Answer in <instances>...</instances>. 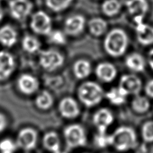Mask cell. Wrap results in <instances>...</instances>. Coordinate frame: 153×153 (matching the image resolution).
I'll list each match as a JSON object with an SVG mask.
<instances>
[{
	"label": "cell",
	"mask_w": 153,
	"mask_h": 153,
	"mask_svg": "<svg viewBox=\"0 0 153 153\" xmlns=\"http://www.w3.org/2000/svg\"><path fill=\"white\" fill-rule=\"evenodd\" d=\"M128 36L124 30L113 28L106 34L103 47L109 55L117 58L122 56L128 48Z\"/></svg>",
	"instance_id": "obj_1"
},
{
	"label": "cell",
	"mask_w": 153,
	"mask_h": 153,
	"mask_svg": "<svg viewBox=\"0 0 153 153\" xmlns=\"http://www.w3.org/2000/svg\"><path fill=\"white\" fill-rule=\"evenodd\" d=\"M110 136V146L117 151H128L137 145V135L134 130L129 126L117 128Z\"/></svg>",
	"instance_id": "obj_2"
},
{
	"label": "cell",
	"mask_w": 153,
	"mask_h": 153,
	"mask_svg": "<svg viewBox=\"0 0 153 153\" xmlns=\"http://www.w3.org/2000/svg\"><path fill=\"white\" fill-rule=\"evenodd\" d=\"M77 96L84 105L92 108L102 102L105 97V93L98 83L94 81H86L79 87Z\"/></svg>",
	"instance_id": "obj_3"
},
{
	"label": "cell",
	"mask_w": 153,
	"mask_h": 153,
	"mask_svg": "<svg viewBox=\"0 0 153 153\" xmlns=\"http://www.w3.org/2000/svg\"><path fill=\"white\" fill-rule=\"evenodd\" d=\"M38 62L40 66L46 72L56 71L65 63V56L61 52L53 48L40 51Z\"/></svg>",
	"instance_id": "obj_4"
},
{
	"label": "cell",
	"mask_w": 153,
	"mask_h": 153,
	"mask_svg": "<svg viewBox=\"0 0 153 153\" xmlns=\"http://www.w3.org/2000/svg\"><path fill=\"white\" fill-rule=\"evenodd\" d=\"M63 137L67 145L71 149L83 147L87 143L85 130L81 125L78 124H73L65 127Z\"/></svg>",
	"instance_id": "obj_5"
},
{
	"label": "cell",
	"mask_w": 153,
	"mask_h": 153,
	"mask_svg": "<svg viewBox=\"0 0 153 153\" xmlns=\"http://www.w3.org/2000/svg\"><path fill=\"white\" fill-rule=\"evenodd\" d=\"M38 138L37 131L34 128L26 127L19 131L16 136V143L18 148L25 151H30L36 146Z\"/></svg>",
	"instance_id": "obj_6"
},
{
	"label": "cell",
	"mask_w": 153,
	"mask_h": 153,
	"mask_svg": "<svg viewBox=\"0 0 153 153\" xmlns=\"http://www.w3.org/2000/svg\"><path fill=\"white\" fill-rule=\"evenodd\" d=\"M52 26L50 16L43 11H38L32 16L30 28L34 33L48 36L52 31Z\"/></svg>",
	"instance_id": "obj_7"
},
{
	"label": "cell",
	"mask_w": 153,
	"mask_h": 153,
	"mask_svg": "<svg viewBox=\"0 0 153 153\" xmlns=\"http://www.w3.org/2000/svg\"><path fill=\"white\" fill-rule=\"evenodd\" d=\"M17 87L21 94L30 96L36 94L40 89V81L36 76L29 73H23L17 79Z\"/></svg>",
	"instance_id": "obj_8"
},
{
	"label": "cell",
	"mask_w": 153,
	"mask_h": 153,
	"mask_svg": "<svg viewBox=\"0 0 153 153\" xmlns=\"http://www.w3.org/2000/svg\"><path fill=\"white\" fill-rule=\"evenodd\" d=\"M119 88L127 95H136L143 89L141 79L134 74H126L121 76L119 82Z\"/></svg>",
	"instance_id": "obj_9"
},
{
	"label": "cell",
	"mask_w": 153,
	"mask_h": 153,
	"mask_svg": "<svg viewBox=\"0 0 153 153\" xmlns=\"http://www.w3.org/2000/svg\"><path fill=\"white\" fill-rule=\"evenodd\" d=\"M16 67V61L13 54L7 51H0V82L9 79Z\"/></svg>",
	"instance_id": "obj_10"
},
{
	"label": "cell",
	"mask_w": 153,
	"mask_h": 153,
	"mask_svg": "<svg viewBox=\"0 0 153 153\" xmlns=\"http://www.w3.org/2000/svg\"><path fill=\"white\" fill-rule=\"evenodd\" d=\"M58 111L61 116L67 120L75 119L80 114L78 103L71 97H65L60 101Z\"/></svg>",
	"instance_id": "obj_11"
},
{
	"label": "cell",
	"mask_w": 153,
	"mask_h": 153,
	"mask_svg": "<svg viewBox=\"0 0 153 153\" xmlns=\"http://www.w3.org/2000/svg\"><path fill=\"white\" fill-rule=\"evenodd\" d=\"M32 4L29 0H11L9 3L10 14L17 20H22L29 16Z\"/></svg>",
	"instance_id": "obj_12"
},
{
	"label": "cell",
	"mask_w": 153,
	"mask_h": 153,
	"mask_svg": "<svg viewBox=\"0 0 153 153\" xmlns=\"http://www.w3.org/2000/svg\"><path fill=\"white\" fill-rule=\"evenodd\" d=\"M114 120L112 112L107 108H101L95 112L93 122L98 132L105 133L108 128L113 124Z\"/></svg>",
	"instance_id": "obj_13"
},
{
	"label": "cell",
	"mask_w": 153,
	"mask_h": 153,
	"mask_svg": "<svg viewBox=\"0 0 153 153\" xmlns=\"http://www.w3.org/2000/svg\"><path fill=\"white\" fill-rule=\"evenodd\" d=\"M85 26V18L81 15L70 16L65 22L64 30L65 34L75 36L83 31Z\"/></svg>",
	"instance_id": "obj_14"
},
{
	"label": "cell",
	"mask_w": 153,
	"mask_h": 153,
	"mask_svg": "<svg viewBox=\"0 0 153 153\" xmlns=\"http://www.w3.org/2000/svg\"><path fill=\"white\" fill-rule=\"evenodd\" d=\"M136 24V35L138 42L143 46L153 45V26L143 21Z\"/></svg>",
	"instance_id": "obj_15"
},
{
	"label": "cell",
	"mask_w": 153,
	"mask_h": 153,
	"mask_svg": "<svg viewBox=\"0 0 153 153\" xmlns=\"http://www.w3.org/2000/svg\"><path fill=\"white\" fill-rule=\"evenodd\" d=\"M95 74L100 81L110 83L116 79L117 71L114 65L111 62H103L97 65L95 69Z\"/></svg>",
	"instance_id": "obj_16"
},
{
	"label": "cell",
	"mask_w": 153,
	"mask_h": 153,
	"mask_svg": "<svg viewBox=\"0 0 153 153\" xmlns=\"http://www.w3.org/2000/svg\"><path fill=\"white\" fill-rule=\"evenodd\" d=\"M126 7L128 13L134 18H144L149 10V4L147 0H127L126 1Z\"/></svg>",
	"instance_id": "obj_17"
},
{
	"label": "cell",
	"mask_w": 153,
	"mask_h": 153,
	"mask_svg": "<svg viewBox=\"0 0 153 153\" xmlns=\"http://www.w3.org/2000/svg\"><path fill=\"white\" fill-rule=\"evenodd\" d=\"M17 31L10 25H5L0 28V44L4 47L12 48L18 42Z\"/></svg>",
	"instance_id": "obj_18"
},
{
	"label": "cell",
	"mask_w": 153,
	"mask_h": 153,
	"mask_svg": "<svg viewBox=\"0 0 153 153\" xmlns=\"http://www.w3.org/2000/svg\"><path fill=\"white\" fill-rule=\"evenodd\" d=\"M42 144L44 149L50 152L56 153L61 151V139L54 131H48L44 134Z\"/></svg>",
	"instance_id": "obj_19"
},
{
	"label": "cell",
	"mask_w": 153,
	"mask_h": 153,
	"mask_svg": "<svg viewBox=\"0 0 153 153\" xmlns=\"http://www.w3.org/2000/svg\"><path fill=\"white\" fill-rule=\"evenodd\" d=\"M125 64L128 69L136 73L144 71L146 67L145 59L138 53H131L127 56L125 60Z\"/></svg>",
	"instance_id": "obj_20"
},
{
	"label": "cell",
	"mask_w": 153,
	"mask_h": 153,
	"mask_svg": "<svg viewBox=\"0 0 153 153\" xmlns=\"http://www.w3.org/2000/svg\"><path fill=\"white\" fill-rule=\"evenodd\" d=\"M53 95L47 90H42L37 94L34 103L38 110L46 111L50 110L54 104Z\"/></svg>",
	"instance_id": "obj_21"
},
{
	"label": "cell",
	"mask_w": 153,
	"mask_h": 153,
	"mask_svg": "<svg viewBox=\"0 0 153 153\" xmlns=\"http://www.w3.org/2000/svg\"><path fill=\"white\" fill-rule=\"evenodd\" d=\"M73 74L77 79L83 80L88 77L91 73V65L86 59H79L73 67Z\"/></svg>",
	"instance_id": "obj_22"
},
{
	"label": "cell",
	"mask_w": 153,
	"mask_h": 153,
	"mask_svg": "<svg viewBox=\"0 0 153 153\" xmlns=\"http://www.w3.org/2000/svg\"><path fill=\"white\" fill-rule=\"evenodd\" d=\"M88 28L93 36L99 37L105 33L108 28V23L102 18H94L89 21Z\"/></svg>",
	"instance_id": "obj_23"
},
{
	"label": "cell",
	"mask_w": 153,
	"mask_h": 153,
	"mask_svg": "<svg viewBox=\"0 0 153 153\" xmlns=\"http://www.w3.org/2000/svg\"><path fill=\"white\" fill-rule=\"evenodd\" d=\"M23 50L29 54L39 53L41 48V42L36 37L32 35H26L22 40Z\"/></svg>",
	"instance_id": "obj_24"
},
{
	"label": "cell",
	"mask_w": 153,
	"mask_h": 153,
	"mask_svg": "<svg viewBox=\"0 0 153 153\" xmlns=\"http://www.w3.org/2000/svg\"><path fill=\"white\" fill-rule=\"evenodd\" d=\"M128 95H126L118 87H114L106 93L105 97L114 105H121L126 102Z\"/></svg>",
	"instance_id": "obj_25"
},
{
	"label": "cell",
	"mask_w": 153,
	"mask_h": 153,
	"mask_svg": "<svg viewBox=\"0 0 153 153\" xmlns=\"http://www.w3.org/2000/svg\"><path fill=\"white\" fill-rule=\"evenodd\" d=\"M122 9V4L119 0H105L102 4L103 13L109 17L118 14Z\"/></svg>",
	"instance_id": "obj_26"
},
{
	"label": "cell",
	"mask_w": 153,
	"mask_h": 153,
	"mask_svg": "<svg viewBox=\"0 0 153 153\" xmlns=\"http://www.w3.org/2000/svg\"><path fill=\"white\" fill-rule=\"evenodd\" d=\"M150 102L148 98L144 95H136L131 103L133 110L138 114H144L150 108Z\"/></svg>",
	"instance_id": "obj_27"
},
{
	"label": "cell",
	"mask_w": 153,
	"mask_h": 153,
	"mask_svg": "<svg viewBox=\"0 0 153 153\" xmlns=\"http://www.w3.org/2000/svg\"><path fill=\"white\" fill-rule=\"evenodd\" d=\"M73 0H46V5L53 12H62L70 6Z\"/></svg>",
	"instance_id": "obj_28"
},
{
	"label": "cell",
	"mask_w": 153,
	"mask_h": 153,
	"mask_svg": "<svg viewBox=\"0 0 153 153\" xmlns=\"http://www.w3.org/2000/svg\"><path fill=\"white\" fill-rule=\"evenodd\" d=\"M48 41L56 45H63L66 43L65 34L61 30H52L48 35Z\"/></svg>",
	"instance_id": "obj_29"
},
{
	"label": "cell",
	"mask_w": 153,
	"mask_h": 153,
	"mask_svg": "<svg viewBox=\"0 0 153 153\" xmlns=\"http://www.w3.org/2000/svg\"><path fill=\"white\" fill-rule=\"evenodd\" d=\"M18 146L16 141L4 138L0 141V153H15Z\"/></svg>",
	"instance_id": "obj_30"
},
{
	"label": "cell",
	"mask_w": 153,
	"mask_h": 153,
	"mask_svg": "<svg viewBox=\"0 0 153 153\" xmlns=\"http://www.w3.org/2000/svg\"><path fill=\"white\" fill-rule=\"evenodd\" d=\"M142 137L146 143L153 142V121L144 123L141 130Z\"/></svg>",
	"instance_id": "obj_31"
},
{
	"label": "cell",
	"mask_w": 153,
	"mask_h": 153,
	"mask_svg": "<svg viewBox=\"0 0 153 153\" xmlns=\"http://www.w3.org/2000/svg\"><path fill=\"white\" fill-rule=\"evenodd\" d=\"M94 143L95 146L100 149L105 148L110 146V136L105 133L98 132L94 138Z\"/></svg>",
	"instance_id": "obj_32"
},
{
	"label": "cell",
	"mask_w": 153,
	"mask_h": 153,
	"mask_svg": "<svg viewBox=\"0 0 153 153\" xmlns=\"http://www.w3.org/2000/svg\"><path fill=\"white\" fill-rule=\"evenodd\" d=\"M8 126V120L4 114L0 112V134L6 130Z\"/></svg>",
	"instance_id": "obj_33"
},
{
	"label": "cell",
	"mask_w": 153,
	"mask_h": 153,
	"mask_svg": "<svg viewBox=\"0 0 153 153\" xmlns=\"http://www.w3.org/2000/svg\"><path fill=\"white\" fill-rule=\"evenodd\" d=\"M144 91H145L147 96L153 98V79L147 82L144 87Z\"/></svg>",
	"instance_id": "obj_34"
},
{
	"label": "cell",
	"mask_w": 153,
	"mask_h": 153,
	"mask_svg": "<svg viewBox=\"0 0 153 153\" xmlns=\"http://www.w3.org/2000/svg\"><path fill=\"white\" fill-rule=\"evenodd\" d=\"M148 62L150 67H151L152 70L153 71V48H152L151 50L149 52Z\"/></svg>",
	"instance_id": "obj_35"
},
{
	"label": "cell",
	"mask_w": 153,
	"mask_h": 153,
	"mask_svg": "<svg viewBox=\"0 0 153 153\" xmlns=\"http://www.w3.org/2000/svg\"><path fill=\"white\" fill-rule=\"evenodd\" d=\"M3 18H4V11H3L1 5L0 4V22L2 20Z\"/></svg>",
	"instance_id": "obj_36"
},
{
	"label": "cell",
	"mask_w": 153,
	"mask_h": 153,
	"mask_svg": "<svg viewBox=\"0 0 153 153\" xmlns=\"http://www.w3.org/2000/svg\"><path fill=\"white\" fill-rule=\"evenodd\" d=\"M56 153H62V152H61V151H60V152H56Z\"/></svg>",
	"instance_id": "obj_37"
},
{
	"label": "cell",
	"mask_w": 153,
	"mask_h": 153,
	"mask_svg": "<svg viewBox=\"0 0 153 153\" xmlns=\"http://www.w3.org/2000/svg\"><path fill=\"white\" fill-rule=\"evenodd\" d=\"M104 153H111V152H104Z\"/></svg>",
	"instance_id": "obj_38"
}]
</instances>
